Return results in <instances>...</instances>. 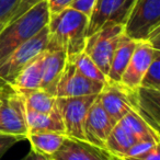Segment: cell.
Listing matches in <instances>:
<instances>
[{
	"mask_svg": "<svg viewBox=\"0 0 160 160\" xmlns=\"http://www.w3.org/2000/svg\"><path fill=\"white\" fill-rule=\"evenodd\" d=\"M89 17L68 7L55 14H49L47 48L62 49L67 59L85 51Z\"/></svg>",
	"mask_w": 160,
	"mask_h": 160,
	"instance_id": "1",
	"label": "cell"
},
{
	"mask_svg": "<svg viewBox=\"0 0 160 160\" xmlns=\"http://www.w3.org/2000/svg\"><path fill=\"white\" fill-rule=\"evenodd\" d=\"M47 0L38 3L19 18L8 22L0 31V62L48 24Z\"/></svg>",
	"mask_w": 160,
	"mask_h": 160,
	"instance_id": "2",
	"label": "cell"
},
{
	"mask_svg": "<svg viewBox=\"0 0 160 160\" xmlns=\"http://www.w3.org/2000/svg\"><path fill=\"white\" fill-rule=\"evenodd\" d=\"M0 133L27 139V109L23 98L8 83H0Z\"/></svg>",
	"mask_w": 160,
	"mask_h": 160,
	"instance_id": "3",
	"label": "cell"
},
{
	"mask_svg": "<svg viewBox=\"0 0 160 160\" xmlns=\"http://www.w3.org/2000/svg\"><path fill=\"white\" fill-rule=\"evenodd\" d=\"M48 28H43L36 35L21 44L0 62V83L11 85L21 70L47 48Z\"/></svg>",
	"mask_w": 160,
	"mask_h": 160,
	"instance_id": "4",
	"label": "cell"
},
{
	"mask_svg": "<svg viewBox=\"0 0 160 160\" xmlns=\"http://www.w3.org/2000/svg\"><path fill=\"white\" fill-rule=\"evenodd\" d=\"M124 34V25L107 23L86 41L85 53L94 62L101 71L108 77L112 57L121 36Z\"/></svg>",
	"mask_w": 160,
	"mask_h": 160,
	"instance_id": "5",
	"label": "cell"
},
{
	"mask_svg": "<svg viewBox=\"0 0 160 160\" xmlns=\"http://www.w3.org/2000/svg\"><path fill=\"white\" fill-rule=\"evenodd\" d=\"M160 27V0H135L124 24L127 38L140 42Z\"/></svg>",
	"mask_w": 160,
	"mask_h": 160,
	"instance_id": "6",
	"label": "cell"
},
{
	"mask_svg": "<svg viewBox=\"0 0 160 160\" xmlns=\"http://www.w3.org/2000/svg\"><path fill=\"white\" fill-rule=\"evenodd\" d=\"M98 94L75 97V98H56V107L62 116L67 137L86 140L85 122L88 110Z\"/></svg>",
	"mask_w": 160,
	"mask_h": 160,
	"instance_id": "7",
	"label": "cell"
},
{
	"mask_svg": "<svg viewBox=\"0 0 160 160\" xmlns=\"http://www.w3.org/2000/svg\"><path fill=\"white\" fill-rule=\"evenodd\" d=\"M98 99L110 118L118 123L129 111L135 110L137 96L136 89L126 87L121 81L107 79Z\"/></svg>",
	"mask_w": 160,
	"mask_h": 160,
	"instance_id": "8",
	"label": "cell"
},
{
	"mask_svg": "<svg viewBox=\"0 0 160 160\" xmlns=\"http://www.w3.org/2000/svg\"><path fill=\"white\" fill-rule=\"evenodd\" d=\"M135 0H97L89 17L87 38L107 23L124 25Z\"/></svg>",
	"mask_w": 160,
	"mask_h": 160,
	"instance_id": "9",
	"label": "cell"
},
{
	"mask_svg": "<svg viewBox=\"0 0 160 160\" xmlns=\"http://www.w3.org/2000/svg\"><path fill=\"white\" fill-rule=\"evenodd\" d=\"M103 85L104 83L81 75L76 69L75 65L67 60L56 88V98H75L99 94Z\"/></svg>",
	"mask_w": 160,
	"mask_h": 160,
	"instance_id": "10",
	"label": "cell"
},
{
	"mask_svg": "<svg viewBox=\"0 0 160 160\" xmlns=\"http://www.w3.org/2000/svg\"><path fill=\"white\" fill-rule=\"evenodd\" d=\"M116 123L110 118L101 105L98 97L90 105L85 122L86 140L90 144L96 145L100 148H104L108 136ZM105 149V148H104Z\"/></svg>",
	"mask_w": 160,
	"mask_h": 160,
	"instance_id": "11",
	"label": "cell"
},
{
	"mask_svg": "<svg viewBox=\"0 0 160 160\" xmlns=\"http://www.w3.org/2000/svg\"><path fill=\"white\" fill-rule=\"evenodd\" d=\"M157 51L160 49L153 48L147 41L137 42L128 65L122 75L121 82L131 89H137Z\"/></svg>",
	"mask_w": 160,
	"mask_h": 160,
	"instance_id": "12",
	"label": "cell"
},
{
	"mask_svg": "<svg viewBox=\"0 0 160 160\" xmlns=\"http://www.w3.org/2000/svg\"><path fill=\"white\" fill-rule=\"evenodd\" d=\"M113 155L107 149L90 144L87 140L67 137L57 151L52 156L54 160H111Z\"/></svg>",
	"mask_w": 160,
	"mask_h": 160,
	"instance_id": "13",
	"label": "cell"
},
{
	"mask_svg": "<svg viewBox=\"0 0 160 160\" xmlns=\"http://www.w3.org/2000/svg\"><path fill=\"white\" fill-rule=\"evenodd\" d=\"M67 62V56L62 49L46 48L44 51L41 89L56 97V88Z\"/></svg>",
	"mask_w": 160,
	"mask_h": 160,
	"instance_id": "14",
	"label": "cell"
},
{
	"mask_svg": "<svg viewBox=\"0 0 160 160\" xmlns=\"http://www.w3.org/2000/svg\"><path fill=\"white\" fill-rule=\"evenodd\" d=\"M136 108L134 111L156 132L160 126V90L138 87L136 89Z\"/></svg>",
	"mask_w": 160,
	"mask_h": 160,
	"instance_id": "15",
	"label": "cell"
},
{
	"mask_svg": "<svg viewBox=\"0 0 160 160\" xmlns=\"http://www.w3.org/2000/svg\"><path fill=\"white\" fill-rule=\"evenodd\" d=\"M27 124L29 133L58 132L65 134L64 123L56 105L48 113H38L27 110Z\"/></svg>",
	"mask_w": 160,
	"mask_h": 160,
	"instance_id": "16",
	"label": "cell"
},
{
	"mask_svg": "<svg viewBox=\"0 0 160 160\" xmlns=\"http://www.w3.org/2000/svg\"><path fill=\"white\" fill-rule=\"evenodd\" d=\"M137 142V138L133 135L128 127L122 121H118L112 128L110 135L108 136L104 148L114 157L122 158L126 155L128 149Z\"/></svg>",
	"mask_w": 160,
	"mask_h": 160,
	"instance_id": "17",
	"label": "cell"
},
{
	"mask_svg": "<svg viewBox=\"0 0 160 160\" xmlns=\"http://www.w3.org/2000/svg\"><path fill=\"white\" fill-rule=\"evenodd\" d=\"M136 44H137L136 41L127 38L125 34L121 36L115 52L113 54V57H112L111 66L108 72V79L112 81H121L122 75L124 73L128 65Z\"/></svg>",
	"mask_w": 160,
	"mask_h": 160,
	"instance_id": "18",
	"label": "cell"
},
{
	"mask_svg": "<svg viewBox=\"0 0 160 160\" xmlns=\"http://www.w3.org/2000/svg\"><path fill=\"white\" fill-rule=\"evenodd\" d=\"M65 138L66 135L58 132H36L29 133L27 136L32 150L44 157H52L59 149Z\"/></svg>",
	"mask_w": 160,
	"mask_h": 160,
	"instance_id": "19",
	"label": "cell"
},
{
	"mask_svg": "<svg viewBox=\"0 0 160 160\" xmlns=\"http://www.w3.org/2000/svg\"><path fill=\"white\" fill-rule=\"evenodd\" d=\"M44 51L31 60L16 77L11 83L13 88L18 89H38L41 88L43 73Z\"/></svg>",
	"mask_w": 160,
	"mask_h": 160,
	"instance_id": "20",
	"label": "cell"
},
{
	"mask_svg": "<svg viewBox=\"0 0 160 160\" xmlns=\"http://www.w3.org/2000/svg\"><path fill=\"white\" fill-rule=\"evenodd\" d=\"M13 88V87H12ZM23 98L25 109L38 113H48L55 108L56 97L47 93L43 89H18L13 88Z\"/></svg>",
	"mask_w": 160,
	"mask_h": 160,
	"instance_id": "21",
	"label": "cell"
},
{
	"mask_svg": "<svg viewBox=\"0 0 160 160\" xmlns=\"http://www.w3.org/2000/svg\"><path fill=\"white\" fill-rule=\"evenodd\" d=\"M121 121L128 127L137 140H149L160 144V133L151 128L134 110L129 111Z\"/></svg>",
	"mask_w": 160,
	"mask_h": 160,
	"instance_id": "22",
	"label": "cell"
},
{
	"mask_svg": "<svg viewBox=\"0 0 160 160\" xmlns=\"http://www.w3.org/2000/svg\"><path fill=\"white\" fill-rule=\"evenodd\" d=\"M67 60L72 62L75 65L76 69L81 75L85 76V77L92 80H96V81H99V82H102V83H104L107 81L108 77L99 69V67L94 64L93 60L85 52H81L80 54L76 55L75 57Z\"/></svg>",
	"mask_w": 160,
	"mask_h": 160,
	"instance_id": "23",
	"label": "cell"
},
{
	"mask_svg": "<svg viewBox=\"0 0 160 160\" xmlns=\"http://www.w3.org/2000/svg\"><path fill=\"white\" fill-rule=\"evenodd\" d=\"M140 87L160 90V51L156 52L152 62L140 81Z\"/></svg>",
	"mask_w": 160,
	"mask_h": 160,
	"instance_id": "24",
	"label": "cell"
},
{
	"mask_svg": "<svg viewBox=\"0 0 160 160\" xmlns=\"http://www.w3.org/2000/svg\"><path fill=\"white\" fill-rule=\"evenodd\" d=\"M156 146H159V144L155 142H149V140H138L128 149L124 157H137V156L145 155L152 150Z\"/></svg>",
	"mask_w": 160,
	"mask_h": 160,
	"instance_id": "25",
	"label": "cell"
},
{
	"mask_svg": "<svg viewBox=\"0 0 160 160\" xmlns=\"http://www.w3.org/2000/svg\"><path fill=\"white\" fill-rule=\"evenodd\" d=\"M21 0H0V22L7 24Z\"/></svg>",
	"mask_w": 160,
	"mask_h": 160,
	"instance_id": "26",
	"label": "cell"
},
{
	"mask_svg": "<svg viewBox=\"0 0 160 160\" xmlns=\"http://www.w3.org/2000/svg\"><path fill=\"white\" fill-rule=\"evenodd\" d=\"M22 139L23 138L20 137V136H14V135H9V134L0 133V159L2 158V156L5 155L13 145H16L17 142Z\"/></svg>",
	"mask_w": 160,
	"mask_h": 160,
	"instance_id": "27",
	"label": "cell"
},
{
	"mask_svg": "<svg viewBox=\"0 0 160 160\" xmlns=\"http://www.w3.org/2000/svg\"><path fill=\"white\" fill-rule=\"evenodd\" d=\"M96 1L97 0H72V2L70 3L69 7L90 17L94 5H96Z\"/></svg>",
	"mask_w": 160,
	"mask_h": 160,
	"instance_id": "28",
	"label": "cell"
},
{
	"mask_svg": "<svg viewBox=\"0 0 160 160\" xmlns=\"http://www.w3.org/2000/svg\"><path fill=\"white\" fill-rule=\"evenodd\" d=\"M42 1H45V0H21L20 3L18 5V7H17L16 11H14L13 14H12L10 21L19 18L21 14H23L24 12H27L28 10L31 9L32 7H34V6L38 5V3L42 2ZM10 21H9V22H10Z\"/></svg>",
	"mask_w": 160,
	"mask_h": 160,
	"instance_id": "29",
	"label": "cell"
},
{
	"mask_svg": "<svg viewBox=\"0 0 160 160\" xmlns=\"http://www.w3.org/2000/svg\"><path fill=\"white\" fill-rule=\"evenodd\" d=\"M72 0H47L49 14H55L68 8Z\"/></svg>",
	"mask_w": 160,
	"mask_h": 160,
	"instance_id": "30",
	"label": "cell"
},
{
	"mask_svg": "<svg viewBox=\"0 0 160 160\" xmlns=\"http://www.w3.org/2000/svg\"><path fill=\"white\" fill-rule=\"evenodd\" d=\"M120 160H160V151L159 146H156L152 150L137 157H123L118 158Z\"/></svg>",
	"mask_w": 160,
	"mask_h": 160,
	"instance_id": "31",
	"label": "cell"
},
{
	"mask_svg": "<svg viewBox=\"0 0 160 160\" xmlns=\"http://www.w3.org/2000/svg\"><path fill=\"white\" fill-rule=\"evenodd\" d=\"M147 42L152 45L153 48L160 49V27L155 29L147 38Z\"/></svg>",
	"mask_w": 160,
	"mask_h": 160,
	"instance_id": "32",
	"label": "cell"
},
{
	"mask_svg": "<svg viewBox=\"0 0 160 160\" xmlns=\"http://www.w3.org/2000/svg\"><path fill=\"white\" fill-rule=\"evenodd\" d=\"M43 158H44V156L38 155V153L35 152L34 150H31L27 156H25V157H23L21 160H42Z\"/></svg>",
	"mask_w": 160,
	"mask_h": 160,
	"instance_id": "33",
	"label": "cell"
},
{
	"mask_svg": "<svg viewBox=\"0 0 160 160\" xmlns=\"http://www.w3.org/2000/svg\"><path fill=\"white\" fill-rule=\"evenodd\" d=\"M42 160H54L53 158H51V157H44Z\"/></svg>",
	"mask_w": 160,
	"mask_h": 160,
	"instance_id": "34",
	"label": "cell"
},
{
	"mask_svg": "<svg viewBox=\"0 0 160 160\" xmlns=\"http://www.w3.org/2000/svg\"><path fill=\"white\" fill-rule=\"evenodd\" d=\"M5 25H6V24H3V23H1V22H0V31H1V30H2V28L5 27Z\"/></svg>",
	"mask_w": 160,
	"mask_h": 160,
	"instance_id": "35",
	"label": "cell"
},
{
	"mask_svg": "<svg viewBox=\"0 0 160 160\" xmlns=\"http://www.w3.org/2000/svg\"><path fill=\"white\" fill-rule=\"evenodd\" d=\"M111 160H120V159H118V157H114V156H113V157H112V159H111Z\"/></svg>",
	"mask_w": 160,
	"mask_h": 160,
	"instance_id": "36",
	"label": "cell"
},
{
	"mask_svg": "<svg viewBox=\"0 0 160 160\" xmlns=\"http://www.w3.org/2000/svg\"><path fill=\"white\" fill-rule=\"evenodd\" d=\"M0 103H1V101H0Z\"/></svg>",
	"mask_w": 160,
	"mask_h": 160,
	"instance_id": "37",
	"label": "cell"
}]
</instances>
